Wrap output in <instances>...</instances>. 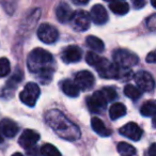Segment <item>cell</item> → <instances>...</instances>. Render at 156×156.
<instances>
[{"mask_svg":"<svg viewBox=\"0 0 156 156\" xmlns=\"http://www.w3.org/2000/svg\"><path fill=\"white\" fill-rule=\"evenodd\" d=\"M61 88L62 91L66 94L69 98H77L79 95V89L77 88V86L75 85V83H73L69 79H65L61 83Z\"/></svg>","mask_w":156,"mask_h":156,"instance_id":"17","label":"cell"},{"mask_svg":"<svg viewBox=\"0 0 156 156\" xmlns=\"http://www.w3.org/2000/svg\"><path fill=\"white\" fill-rule=\"evenodd\" d=\"M61 59L64 63H75L81 59V49L76 45H71L63 50Z\"/></svg>","mask_w":156,"mask_h":156,"instance_id":"12","label":"cell"},{"mask_svg":"<svg viewBox=\"0 0 156 156\" xmlns=\"http://www.w3.org/2000/svg\"><path fill=\"white\" fill-rule=\"evenodd\" d=\"M45 120L60 138L69 141H75L80 137V130L78 126L69 121L61 111L57 109L48 111L45 115Z\"/></svg>","mask_w":156,"mask_h":156,"instance_id":"1","label":"cell"},{"mask_svg":"<svg viewBox=\"0 0 156 156\" xmlns=\"http://www.w3.org/2000/svg\"><path fill=\"white\" fill-rule=\"evenodd\" d=\"M100 59H101V57L98 56V55H96L95 52H93V51L88 52L87 56H86V61H87L88 64H90L91 66H94V65L98 62V60H100Z\"/></svg>","mask_w":156,"mask_h":156,"instance_id":"27","label":"cell"},{"mask_svg":"<svg viewBox=\"0 0 156 156\" xmlns=\"http://www.w3.org/2000/svg\"><path fill=\"white\" fill-rule=\"evenodd\" d=\"M155 18H156V15H152L151 17L149 18V20H147V26H150L151 27V29L152 30H154V26H155Z\"/></svg>","mask_w":156,"mask_h":156,"instance_id":"30","label":"cell"},{"mask_svg":"<svg viewBox=\"0 0 156 156\" xmlns=\"http://www.w3.org/2000/svg\"><path fill=\"white\" fill-rule=\"evenodd\" d=\"M149 154H150V156H156V144L155 143H153V144L151 145V147H150V150H149Z\"/></svg>","mask_w":156,"mask_h":156,"instance_id":"32","label":"cell"},{"mask_svg":"<svg viewBox=\"0 0 156 156\" xmlns=\"http://www.w3.org/2000/svg\"><path fill=\"white\" fill-rule=\"evenodd\" d=\"M42 156H61V153L56 147H54L50 143H46L41 147Z\"/></svg>","mask_w":156,"mask_h":156,"instance_id":"24","label":"cell"},{"mask_svg":"<svg viewBox=\"0 0 156 156\" xmlns=\"http://www.w3.org/2000/svg\"><path fill=\"white\" fill-rule=\"evenodd\" d=\"M71 24L76 31L88 30L90 27V15L88 14V12L83 11V10L74 12Z\"/></svg>","mask_w":156,"mask_h":156,"instance_id":"7","label":"cell"},{"mask_svg":"<svg viewBox=\"0 0 156 156\" xmlns=\"http://www.w3.org/2000/svg\"><path fill=\"white\" fill-rule=\"evenodd\" d=\"M72 1L76 5H85L89 2V0H72Z\"/></svg>","mask_w":156,"mask_h":156,"instance_id":"31","label":"cell"},{"mask_svg":"<svg viewBox=\"0 0 156 156\" xmlns=\"http://www.w3.org/2000/svg\"><path fill=\"white\" fill-rule=\"evenodd\" d=\"M110 10L115 14L118 15H125L129 11V5L128 3L124 2V1H118V2H112L109 5Z\"/></svg>","mask_w":156,"mask_h":156,"instance_id":"19","label":"cell"},{"mask_svg":"<svg viewBox=\"0 0 156 156\" xmlns=\"http://www.w3.org/2000/svg\"><path fill=\"white\" fill-rule=\"evenodd\" d=\"M11 71V65L7 58H0V78L9 75Z\"/></svg>","mask_w":156,"mask_h":156,"instance_id":"25","label":"cell"},{"mask_svg":"<svg viewBox=\"0 0 156 156\" xmlns=\"http://www.w3.org/2000/svg\"><path fill=\"white\" fill-rule=\"evenodd\" d=\"M113 61L118 66L123 67V69H130L132 66L138 64L139 58L136 54L129 50L118 49L113 52Z\"/></svg>","mask_w":156,"mask_h":156,"instance_id":"3","label":"cell"},{"mask_svg":"<svg viewBox=\"0 0 156 156\" xmlns=\"http://www.w3.org/2000/svg\"><path fill=\"white\" fill-rule=\"evenodd\" d=\"M12 156H24V155H23V154H20V153H14Z\"/></svg>","mask_w":156,"mask_h":156,"instance_id":"35","label":"cell"},{"mask_svg":"<svg viewBox=\"0 0 156 156\" xmlns=\"http://www.w3.org/2000/svg\"><path fill=\"white\" fill-rule=\"evenodd\" d=\"M37 37L43 43L52 44L59 37V31L49 24H42L37 29Z\"/></svg>","mask_w":156,"mask_h":156,"instance_id":"5","label":"cell"},{"mask_svg":"<svg viewBox=\"0 0 156 156\" xmlns=\"http://www.w3.org/2000/svg\"><path fill=\"white\" fill-rule=\"evenodd\" d=\"M142 129L139 127V125H137L134 122H129L120 128V134L133 141L140 140L142 137Z\"/></svg>","mask_w":156,"mask_h":156,"instance_id":"10","label":"cell"},{"mask_svg":"<svg viewBox=\"0 0 156 156\" xmlns=\"http://www.w3.org/2000/svg\"><path fill=\"white\" fill-rule=\"evenodd\" d=\"M151 3L154 8H156V3H155V0H151Z\"/></svg>","mask_w":156,"mask_h":156,"instance_id":"34","label":"cell"},{"mask_svg":"<svg viewBox=\"0 0 156 156\" xmlns=\"http://www.w3.org/2000/svg\"><path fill=\"white\" fill-rule=\"evenodd\" d=\"M2 141H3V139H2V136H1V134H0V143L2 142Z\"/></svg>","mask_w":156,"mask_h":156,"instance_id":"36","label":"cell"},{"mask_svg":"<svg viewBox=\"0 0 156 156\" xmlns=\"http://www.w3.org/2000/svg\"><path fill=\"white\" fill-rule=\"evenodd\" d=\"M90 18L96 25H104L108 20V14H107L106 9L102 5H96L91 9Z\"/></svg>","mask_w":156,"mask_h":156,"instance_id":"13","label":"cell"},{"mask_svg":"<svg viewBox=\"0 0 156 156\" xmlns=\"http://www.w3.org/2000/svg\"><path fill=\"white\" fill-rule=\"evenodd\" d=\"M39 140H40V135L37 132H34L32 129H25L23 132V134L20 135L18 143L24 149L29 150L34 147Z\"/></svg>","mask_w":156,"mask_h":156,"instance_id":"11","label":"cell"},{"mask_svg":"<svg viewBox=\"0 0 156 156\" xmlns=\"http://www.w3.org/2000/svg\"><path fill=\"white\" fill-rule=\"evenodd\" d=\"M52 56L43 48H35L29 54L27 65L31 73L39 74L43 83H48L51 79Z\"/></svg>","mask_w":156,"mask_h":156,"instance_id":"2","label":"cell"},{"mask_svg":"<svg viewBox=\"0 0 156 156\" xmlns=\"http://www.w3.org/2000/svg\"><path fill=\"white\" fill-rule=\"evenodd\" d=\"M94 76L89 71H80L75 76V85L80 90H89L94 86Z\"/></svg>","mask_w":156,"mask_h":156,"instance_id":"9","label":"cell"},{"mask_svg":"<svg viewBox=\"0 0 156 156\" xmlns=\"http://www.w3.org/2000/svg\"><path fill=\"white\" fill-rule=\"evenodd\" d=\"M74 11L69 8L67 3H60L56 10L57 20L60 23H69L73 17Z\"/></svg>","mask_w":156,"mask_h":156,"instance_id":"15","label":"cell"},{"mask_svg":"<svg viewBox=\"0 0 156 156\" xmlns=\"http://www.w3.org/2000/svg\"><path fill=\"white\" fill-rule=\"evenodd\" d=\"M135 83L140 91L144 92H151L155 87V83L152 77V75L147 72L140 71L135 75L134 77Z\"/></svg>","mask_w":156,"mask_h":156,"instance_id":"6","label":"cell"},{"mask_svg":"<svg viewBox=\"0 0 156 156\" xmlns=\"http://www.w3.org/2000/svg\"><path fill=\"white\" fill-rule=\"evenodd\" d=\"M147 61L149 63H155V61H156V57H155V51H151L149 55H147Z\"/></svg>","mask_w":156,"mask_h":156,"instance_id":"29","label":"cell"},{"mask_svg":"<svg viewBox=\"0 0 156 156\" xmlns=\"http://www.w3.org/2000/svg\"><path fill=\"white\" fill-rule=\"evenodd\" d=\"M124 94H125L128 98H130V100L136 101L141 96V91L137 87H135V86L126 85L125 88H124Z\"/></svg>","mask_w":156,"mask_h":156,"instance_id":"23","label":"cell"},{"mask_svg":"<svg viewBox=\"0 0 156 156\" xmlns=\"http://www.w3.org/2000/svg\"><path fill=\"white\" fill-rule=\"evenodd\" d=\"M133 5L136 9H141L145 5V0H133Z\"/></svg>","mask_w":156,"mask_h":156,"instance_id":"28","label":"cell"},{"mask_svg":"<svg viewBox=\"0 0 156 156\" xmlns=\"http://www.w3.org/2000/svg\"><path fill=\"white\" fill-rule=\"evenodd\" d=\"M87 105L88 108L90 109L91 112L94 113H101L103 110L106 109L107 101L105 100L104 95L101 91H96L91 96L87 98Z\"/></svg>","mask_w":156,"mask_h":156,"instance_id":"8","label":"cell"},{"mask_svg":"<svg viewBox=\"0 0 156 156\" xmlns=\"http://www.w3.org/2000/svg\"><path fill=\"white\" fill-rule=\"evenodd\" d=\"M101 92H102V94L104 95L107 103L112 102V101H115V98H117V91H115L113 88H108V87L103 88V89L101 90Z\"/></svg>","mask_w":156,"mask_h":156,"instance_id":"26","label":"cell"},{"mask_svg":"<svg viewBox=\"0 0 156 156\" xmlns=\"http://www.w3.org/2000/svg\"><path fill=\"white\" fill-rule=\"evenodd\" d=\"M105 1H108V2L112 3V2H118V1H124V0H105Z\"/></svg>","mask_w":156,"mask_h":156,"instance_id":"33","label":"cell"},{"mask_svg":"<svg viewBox=\"0 0 156 156\" xmlns=\"http://www.w3.org/2000/svg\"><path fill=\"white\" fill-rule=\"evenodd\" d=\"M0 133L8 138H12L18 133V126L13 120L3 119L0 121Z\"/></svg>","mask_w":156,"mask_h":156,"instance_id":"14","label":"cell"},{"mask_svg":"<svg viewBox=\"0 0 156 156\" xmlns=\"http://www.w3.org/2000/svg\"><path fill=\"white\" fill-rule=\"evenodd\" d=\"M91 126L92 129L98 135H100L101 137H108L111 135V130L108 127H106V125H105L102 120L96 117L91 119Z\"/></svg>","mask_w":156,"mask_h":156,"instance_id":"16","label":"cell"},{"mask_svg":"<svg viewBox=\"0 0 156 156\" xmlns=\"http://www.w3.org/2000/svg\"><path fill=\"white\" fill-rule=\"evenodd\" d=\"M117 149L122 156H135L137 154L136 149L127 142H120Z\"/></svg>","mask_w":156,"mask_h":156,"instance_id":"21","label":"cell"},{"mask_svg":"<svg viewBox=\"0 0 156 156\" xmlns=\"http://www.w3.org/2000/svg\"><path fill=\"white\" fill-rule=\"evenodd\" d=\"M126 115V107L121 103H115L109 109V115L111 120H117Z\"/></svg>","mask_w":156,"mask_h":156,"instance_id":"18","label":"cell"},{"mask_svg":"<svg viewBox=\"0 0 156 156\" xmlns=\"http://www.w3.org/2000/svg\"><path fill=\"white\" fill-rule=\"evenodd\" d=\"M40 87L34 83H28L25 86L24 90L20 92V98L25 105L33 107L37 104V101L40 96Z\"/></svg>","mask_w":156,"mask_h":156,"instance_id":"4","label":"cell"},{"mask_svg":"<svg viewBox=\"0 0 156 156\" xmlns=\"http://www.w3.org/2000/svg\"><path fill=\"white\" fill-rule=\"evenodd\" d=\"M87 45L91 48L92 50H95V51H98V52H102L105 48V45L103 43V41L101 39L96 37H93V35H89L87 37Z\"/></svg>","mask_w":156,"mask_h":156,"instance_id":"20","label":"cell"},{"mask_svg":"<svg viewBox=\"0 0 156 156\" xmlns=\"http://www.w3.org/2000/svg\"><path fill=\"white\" fill-rule=\"evenodd\" d=\"M156 105L154 101H149V102H145L144 104L141 106L140 112L143 117H153L154 113H155Z\"/></svg>","mask_w":156,"mask_h":156,"instance_id":"22","label":"cell"}]
</instances>
